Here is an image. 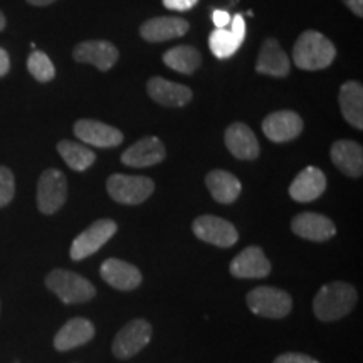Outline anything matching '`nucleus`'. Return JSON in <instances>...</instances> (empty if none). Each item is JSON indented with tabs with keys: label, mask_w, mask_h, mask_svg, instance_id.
Masks as SVG:
<instances>
[{
	"label": "nucleus",
	"mask_w": 363,
	"mask_h": 363,
	"mask_svg": "<svg viewBox=\"0 0 363 363\" xmlns=\"http://www.w3.org/2000/svg\"><path fill=\"white\" fill-rule=\"evenodd\" d=\"M358 301L357 289L345 281H333L321 286L313 299V313L320 321L331 323L352 313Z\"/></svg>",
	"instance_id": "f257e3e1"
},
{
	"label": "nucleus",
	"mask_w": 363,
	"mask_h": 363,
	"mask_svg": "<svg viewBox=\"0 0 363 363\" xmlns=\"http://www.w3.org/2000/svg\"><path fill=\"white\" fill-rule=\"evenodd\" d=\"M337 49L318 30H305L293 48V61L303 71H320L335 61Z\"/></svg>",
	"instance_id": "f03ea898"
},
{
	"label": "nucleus",
	"mask_w": 363,
	"mask_h": 363,
	"mask_svg": "<svg viewBox=\"0 0 363 363\" xmlns=\"http://www.w3.org/2000/svg\"><path fill=\"white\" fill-rule=\"evenodd\" d=\"M45 286L66 305H79L96 296V288L88 279L67 269H52L45 276Z\"/></svg>",
	"instance_id": "7ed1b4c3"
},
{
	"label": "nucleus",
	"mask_w": 363,
	"mask_h": 363,
	"mask_svg": "<svg viewBox=\"0 0 363 363\" xmlns=\"http://www.w3.org/2000/svg\"><path fill=\"white\" fill-rule=\"evenodd\" d=\"M247 306L254 315L271 320L288 316L293 310V299L284 289L272 288V286H259L249 291Z\"/></svg>",
	"instance_id": "20e7f679"
},
{
	"label": "nucleus",
	"mask_w": 363,
	"mask_h": 363,
	"mask_svg": "<svg viewBox=\"0 0 363 363\" xmlns=\"http://www.w3.org/2000/svg\"><path fill=\"white\" fill-rule=\"evenodd\" d=\"M106 190L113 201L118 203L138 206L153 194L155 184L148 177L113 174L106 182Z\"/></svg>",
	"instance_id": "39448f33"
},
{
	"label": "nucleus",
	"mask_w": 363,
	"mask_h": 363,
	"mask_svg": "<svg viewBox=\"0 0 363 363\" xmlns=\"http://www.w3.org/2000/svg\"><path fill=\"white\" fill-rule=\"evenodd\" d=\"M118 225L111 219L94 220L78 238L72 240L69 256L72 261H83L98 252L116 234Z\"/></svg>",
	"instance_id": "423d86ee"
},
{
	"label": "nucleus",
	"mask_w": 363,
	"mask_h": 363,
	"mask_svg": "<svg viewBox=\"0 0 363 363\" xmlns=\"http://www.w3.org/2000/svg\"><path fill=\"white\" fill-rule=\"evenodd\" d=\"M67 180L57 169L44 170L38 182V208L44 216H52L66 203Z\"/></svg>",
	"instance_id": "0eeeda50"
},
{
	"label": "nucleus",
	"mask_w": 363,
	"mask_h": 363,
	"mask_svg": "<svg viewBox=\"0 0 363 363\" xmlns=\"http://www.w3.org/2000/svg\"><path fill=\"white\" fill-rule=\"evenodd\" d=\"M152 325L147 320H133L118 331L113 342V353L120 360H128L140 353L152 340Z\"/></svg>",
	"instance_id": "6e6552de"
},
{
	"label": "nucleus",
	"mask_w": 363,
	"mask_h": 363,
	"mask_svg": "<svg viewBox=\"0 0 363 363\" xmlns=\"http://www.w3.org/2000/svg\"><path fill=\"white\" fill-rule=\"evenodd\" d=\"M194 234L203 242L217 247H233L239 240V233L234 224L217 216H201L192 224Z\"/></svg>",
	"instance_id": "1a4fd4ad"
},
{
	"label": "nucleus",
	"mask_w": 363,
	"mask_h": 363,
	"mask_svg": "<svg viewBox=\"0 0 363 363\" xmlns=\"http://www.w3.org/2000/svg\"><path fill=\"white\" fill-rule=\"evenodd\" d=\"M305 123L298 113L289 110L274 111L262 120V133L274 143H286L303 133Z\"/></svg>",
	"instance_id": "9d476101"
},
{
	"label": "nucleus",
	"mask_w": 363,
	"mask_h": 363,
	"mask_svg": "<svg viewBox=\"0 0 363 363\" xmlns=\"http://www.w3.org/2000/svg\"><path fill=\"white\" fill-rule=\"evenodd\" d=\"M74 135L78 136L81 142L91 147L98 148H113L123 143V133L115 126L101 123L98 120H78L74 123Z\"/></svg>",
	"instance_id": "9b49d317"
},
{
	"label": "nucleus",
	"mask_w": 363,
	"mask_h": 363,
	"mask_svg": "<svg viewBox=\"0 0 363 363\" xmlns=\"http://www.w3.org/2000/svg\"><path fill=\"white\" fill-rule=\"evenodd\" d=\"M229 269L234 278L262 279L269 276L271 262L261 247L249 246L234 257Z\"/></svg>",
	"instance_id": "f8f14e48"
},
{
	"label": "nucleus",
	"mask_w": 363,
	"mask_h": 363,
	"mask_svg": "<svg viewBox=\"0 0 363 363\" xmlns=\"http://www.w3.org/2000/svg\"><path fill=\"white\" fill-rule=\"evenodd\" d=\"M118 49L108 40H84L72 51V57L81 65H93L99 71H110L118 61Z\"/></svg>",
	"instance_id": "ddd939ff"
},
{
	"label": "nucleus",
	"mask_w": 363,
	"mask_h": 363,
	"mask_svg": "<svg viewBox=\"0 0 363 363\" xmlns=\"http://www.w3.org/2000/svg\"><path fill=\"white\" fill-rule=\"evenodd\" d=\"M167 150L165 145L157 136H147V138L138 140L135 145H131L128 150H125L121 155V162L126 167L133 169H145V167L158 165L165 160Z\"/></svg>",
	"instance_id": "4468645a"
},
{
	"label": "nucleus",
	"mask_w": 363,
	"mask_h": 363,
	"mask_svg": "<svg viewBox=\"0 0 363 363\" xmlns=\"http://www.w3.org/2000/svg\"><path fill=\"white\" fill-rule=\"evenodd\" d=\"M291 230L299 238L313 240V242H325L337 234V227L333 220L316 212H301L291 220Z\"/></svg>",
	"instance_id": "2eb2a0df"
},
{
	"label": "nucleus",
	"mask_w": 363,
	"mask_h": 363,
	"mask_svg": "<svg viewBox=\"0 0 363 363\" xmlns=\"http://www.w3.org/2000/svg\"><path fill=\"white\" fill-rule=\"evenodd\" d=\"M99 274L111 288L120 289V291H131L142 284V272L130 262L110 257L99 267Z\"/></svg>",
	"instance_id": "dca6fc26"
},
{
	"label": "nucleus",
	"mask_w": 363,
	"mask_h": 363,
	"mask_svg": "<svg viewBox=\"0 0 363 363\" xmlns=\"http://www.w3.org/2000/svg\"><path fill=\"white\" fill-rule=\"evenodd\" d=\"M190 24L182 17H153L140 26V34L148 43H165L189 33Z\"/></svg>",
	"instance_id": "f3484780"
},
{
	"label": "nucleus",
	"mask_w": 363,
	"mask_h": 363,
	"mask_svg": "<svg viewBox=\"0 0 363 363\" xmlns=\"http://www.w3.org/2000/svg\"><path fill=\"white\" fill-rule=\"evenodd\" d=\"M225 147L239 160H256L259 157V142L247 125L233 123L225 130Z\"/></svg>",
	"instance_id": "a211bd4d"
},
{
	"label": "nucleus",
	"mask_w": 363,
	"mask_h": 363,
	"mask_svg": "<svg viewBox=\"0 0 363 363\" xmlns=\"http://www.w3.org/2000/svg\"><path fill=\"white\" fill-rule=\"evenodd\" d=\"M94 330L93 323L86 318H71L67 323L61 326V330L57 331L56 337H54V348L57 352H69L74 348L83 347L91 340L94 338Z\"/></svg>",
	"instance_id": "6ab92c4d"
},
{
	"label": "nucleus",
	"mask_w": 363,
	"mask_h": 363,
	"mask_svg": "<svg viewBox=\"0 0 363 363\" xmlns=\"http://www.w3.org/2000/svg\"><path fill=\"white\" fill-rule=\"evenodd\" d=\"M147 91L150 98L162 106L180 108L192 99V89L184 84L172 83V81L160 78V76H153L148 79Z\"/></svg>",
	"instance_id": "aec40b11"
},
{
	"label": "nucleus",
	"mask_w": 363,
	"mask_h": 363,
	"mask_svg": "<svg viewBox=\"0 0 363 363\" xmlns=\"http://www.w3.org/2000/svg\"><path fill=\"white\" fill-rule=\"evenodd\" d=\"M256 71L259 74L274 76V78H286L289 74L291 71L289 57L278 40L269 38L262 43L256 61Z\"/></svg>",
	"instance_id": "412c9836"
},
{
	"label": "nucleus",
	"mask_w": 363,
	"mask_h": 363,
	"mask_svg": "<svg viewBox=\"0 0 363 363\" xmlns=\"http://www.w3.org/2000/svg\"><path fill=\"white\" fill-rule=\"evenodd\" d=\"M331 162L342 174L358 179L363 174V148L353 140H338L331 147Z\"/></svg>",
	"instance_id": "4be33fe9"
},
{
	"label": "nucleus",
	"mask_w": 363,
	"mask_h": 363,
	"mask_svg": "<svg viewBox=\"0 0 363 363\" xmlns=\"http://www.w3.org/2000/svg\"><path fill=\"white\" fill-rule=\"evenodd\" d=\"M326 177L316 167H306L289 185V195L296 202H313L325 192Z\"/></svg>",
	"instance_id": "5701e85b"
},
{
	"label": "nucleus",
	"mask_w": 363,
	"mask_h": 363,
	"mask_svg": "<svg viewBox=\"0 0 363 363\" xmlns=\"http://www.w3.org/2000/svg\"><path fill=\"white\" fill-rule=\"evenodd\" d=\"M340 110L353 128L363 130V86L357 81H347L338 94Z\"/></svg>",
	"instance_id": "b1692460"
},
{
	"label": "nucleus",
	"mask_w": 363,
	"mask_h": 363,
	"mask_svg": "<svg viewBox=\"0 0 363 363\" xmlns=\"http://www.w3.org/2000/svg\"><path fill=\"white\" fill-rule=\"evenodd\" d=\"M206 185L214 201L219 203H233L238 201L242 190L239 179L227 170H212L206 177Z\"/></svg>",
	"instance_id": "393cba45"
},
{
	"label": "nucleus",
	"mask_w": 363,
	"mask_h": 363,
	"mask_svg": "<svg viewBox=\"0 0 363 363\" xmlns=\"http://www.w3.org/2000/svg\"><path fill=\"white\" fill-rule=\"evenodd\" d=\"M163 62L182 74H194L202 65V56L192 45H177L163 54Z\"/></svg>",
	"instance_id": "a878e982"
},
{
	"label": "nucleus",
	"mask_w": 363,
	"mask_h": 363,
	"mask_svg": "<svg viewBox=\"0 0 363 363\" xmlns=\"http://www.w3.org/2000/svg\"><path fill=\"white\" fill-rule=\"evenodd\" d=\"M57 152L66 162V165L74 172L88 170L96 162V153L84 145L71 142V140H61L57 143Z\"/></svg>",
	"instance_id": "bb28decb"
},
{
	"label": "nucleus",
	"mask_w": 363,
	"mask_h": 363,
	"mask_svg": "<svg viewBox=\"0 0 363 363\" xmlns=\"http://www.w3.org/2000/svg\"><path fill=\"white\" fill-rule=\"evenodd\" d=\"M208 45H211V51L216 57L227 59L234 56L240 48L238 39L234 38V34L229 29H216L212 30L208 35Z\"/></svg>",
	"instance_id": "cd10ccee"
},
{
	"label": "nucleus",
	"mask_w": 363,
	"mask_h": 363,
	"mask_svg": "<svg viewBox=\"0 0 363 363\" xmlns=\"http://www.w3.org/2000/svg\"><path fill=\"white\" fill-rule=\"evenodd\" d=\"M27 69L38 79L39 83H49L56 76V67H54L52 61L49 56L43 51L30 52L29 59H27Z\"/></svg>",
	"instance_id": "c85d7f7f"
},
{
	"label": "nucleus",
	"mask_w": 363,
	"mask_h": 363,
	"mask_svg": "<svg viewBox=\"0 0 363 363\" xmlns=\"http://www.w3.org/2000/svg\"><path fill=\"white\" fill-rule=\"evenodd\" d=\"M16 195V179L11 169L0 165V208L9 206Z\"/></svg>",
	"instance_id": "c756f323"
},
{
	"label": "nucleus",
	"mask_w": 363,
	"mask_h": 363,
	"mask_svg": "<svg viewBox=\"0 0 363 363\" xmlns=\"http://www.w3.org/2000/svg\"><path fill=\"white\" fill-rule=\"evenodd\" d=\"M230 33L234 34V38L238 39L239 44L244 43V39H246V21H244V17L240 16V13H235V16L230 19Z\"/></svg>",
	"instance_id": "7c9ffc66"
},
{
	"label": "nucleus",
	"mask_w": 363,
	"mask_h": 363,
	"mask_svg": "<svg viewBox=\"0 0 363 363\" xmlns=\"http://www.w3.org/2000/svg\"><path fill=\"white\" fill-rule=\"evenodd\" d=\"M274 363H320V362L308 355H303V353L289 352V353H283V355H279L274 360Z\"/></svg>",
	"instance_id": "2f4dec72"
},
{
	"label": "nucleus",
	"mask_w": 363,
	"mask_h": 363,
	"mask_svg": "<svg viewBox=\"0 0 363 363\" xmlns=\"http://www.w3.org/2000/svg\"><path fill=\"white\" fill-rule=\"evenodd\" d=\"M199 4V0H163V6L169 11L177 12H187L190 9H194Z\"/></svg>",
	"instance_id": "473e14b6"
},
{
	"label": "nucleus",
	"mask_w": 363,
	"mask_h": 363,
	"mask_svg": "<svg viewBox=\"0 0 363 363\" xmlns=\"http://www.w3.org/2000/svg\"><path fill=\"white\" fill-rule=\"evenodd\" d=\"M230 13L227 11H220V9H217V11L212 12V22H214L216 29H227L230 24Z\"/></svg>",
	"instance_id": "72a5a7b5"
},
{
	"label": "nucleus",
	"mask_w": 363,
	"mask_h": 363,
	"mask_svg": "<svg viewBox=\"0 0 363 363\" xmlns=\"http://www.w3.org/2000/svg\"><path fill=\"white\" fill-rule=\"evenodd\" d=\"M9 69H11V57H9L6 49L0 48V78H4Z\"/></svg>",
	"instance_id": "f704fd0d"
},
{
	"label": "nucleus",
	"mask_w": 363,
	"mask_h": 363,
	"mask_svg": "<svg viewBox=\"0 0 363 363\" xmlns=\"http://www.w3.org/2000/svg\"><path fill=\"white\" fill-rule=\"evenodd\" d=\"M343 4L350 9L357 17H363V0H343Z\"/></svg>",
	"instance_id": "c9c22d12"
},
{
	"label": "nucleus",
	"mask_w": 363,
	"mask_h": 363,
	"mask_svg": "<svg viewBox=\"0 0 363 363\" xmlns=\"http://www.w3.org/2000/svg\"><path fill=\"white\" fill-rule=\"evenodd\" d=\"M57 2V0H27V4L35 7H45V6H51V4Z\"/></svg>",
	"instance_id": "e433bc0d"
},
{
	"label": "nucleus",
	"mask_w": 363,
	"mask_h": 363,
	"mask_svg": "<svg viewBox=\"0 0 363 363\" xmlns=\"http://www.w3.org/2000/svg\"><path fill=\"white\" fill-rule=\"evenodd\" d=\"M6 26H7V19H6V16H4V12L0 11V30L6 29Z\"/></svg>",
	"instance_id": "4c0bfd02"
},
{
	"label": "nucleus",
	"mask_w": 363,
	"mask_h": 363,
	"mask_svg": "<svg viewBox=\"0 0 363 363\" xmlns=\"http://www.w3.org/2000/svg\"><path fill=\"white\" fill-rule=\"evenodd\" d=\"M239 2V0H230V4H238Z\"/></svg>",
	"instance_id": "58836bf2"
},
{
	"label": "nucleus",
	"mask_w": 363,
	"mask_h": 363,
	"mask_svg": "<svg viewBox=\"0 0 363 363\" xmlns=\"http://www.w3.org/2000/svg\"><path fill=\"white\" fill-rule=\"evenodd\" d=\"M0 308H2V305H0Z\"/></svg>",
	"instance_id": "ea45409f"
}]
</instances>
